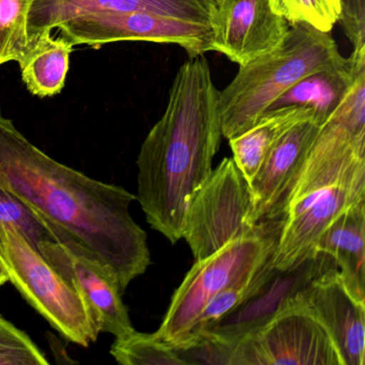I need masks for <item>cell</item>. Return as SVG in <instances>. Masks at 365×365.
<instances>
[{
    "label": "cell",
    "mask_w": 365,
    "mask_h": 365,
    "mask_svg": "<svg viewBox=\"0 0 365 365\" xmlns=\"http://www.w3.org/2000/svg\"><path fill=\"white\" fill-rule=\"evenodd\" d=\"M0 187L48 226L112 267L121 292L151 264L147 235L134 221V194L59 163L0 113Z\"/></svg>",
    "instance_id": "cell-1"
},
{
    "label": "cell",
    "mask_w": 365,
    "mask_h": 365,
    "mask_svg": "<svg viewBox=\"0 0 365 365\" xmlns=\"http://www.w3.org/2000/svg\"><path fill=\"white\" fill-rule=\"evenodd\" d=\"M220 91L204 56L183 63L164 114L140 146L138 196L151 228L173 245L182 232L187 206L212 172L221 145Z\"/></svg>",
    "instance_id": "cell-2"
},
{
    "label": "cell",
    "mask_w": 365,
    "mask_h": 365,
    "mask_svg": "<svg viewBox=\"0 0 365 365\" xmlns=\"http://www.w3.org/2000/svg\"><path fill=\"white\" fill-rule=\"evenodd\" d=\"M365 200V69L356 74L339 108L322 123L297 176L271 221L279 235L271 256L277 272L313 258L326 228Z\"/></svg>",
    "instance_id": "cell-3"
},
{
    "label": "cell",
    "mask_w": 365,
    "mask_h": 365,
    "mask_svg": "<svg viewBox=\"0 0 365 365\" xmlns=\"http://www.w3.org/2000/svg\"><path fill=\"white\" fill-rule=\"evenodd\" d=\"M341 57L330 33L307 24L290 25L275 50L240 66L234 80L220 91L223 138L230 140L247 131L292 85Z\"/></svg>",
    "instance_id": "cell-4"
},
{
    "label": "cell",
    "mask_w": 365,
    "mask_h": 365,
    "mask_svg": "<svg viewBox=\"0 0 365 365\" xmlns=\"http://www.w3.org/2000/svg\"><path fill=\"white\" fill-rule=\"evenodd\" d=\"M0 262L9 282L63 339L83 347L97 341L101 331L84 297L5 222H0Z\"/></svg>",
    "instance_id": "cell-5"
},
{
    "label": "cell",
    "mask_w": 365,
    "mask_h": 365,
    "mask_svg": "<svg viewBox=\"0 0 365 365\" xmlns=\"http://www.w3.org/2000/svg\"><path fill=\"white\" fill-rule=\"evenodd\" d=\"M279 222L266 232L230 241L208 257L195 260L175 290L155 335L180 349L207 303L270 259L277 245Z\"/></svg>",
    "instance_id": "cell-6"
},
{
    "label": "cell",
    "mask_w": 365,
    "mask_h": 365,
    "mask_svg": "<svg viewBox=\"0 0 365 365\" xmlns=\"http://www.w3.org/2000/svg\"><path fill=\"white\" fill-rule=\"evenodd\" d=\"M247 181L232 158L212 170L187 206L181 237L195 260L208 257L235 239L266 232L277 222L250 223Z\"/></svg>",
    "instance_id": "cell-7"
},
{
    "label": "cell",
    "mask_w": 365,
    "mask_h": 365,
    "mask_svg": "<svg viewBox=\"0 0 365 365\" xmlns=\"http://www.w3.org/2000/svg\"><path fill=\"white\" fill-rule=\"evenodd\" d=\"M294 292L237 339L230 365H341L330 335Z\"/></svg>",
    "instance_id": "cell-8"
},
{
    "label": "cell",
    "mask_w": 365,
    "mask_h": 365,
    "mask_svg": "<svg viewBox=\"0 0 365 365\" xmlns=\"http://www.w3.org/2000/svg\"><path fill=\"white\" fill-rule=\"evenodd\" d=\"M56 29L73 46L84 44L93 48L119 41L175 44L181 46L190 58L212 51L209 25L150 12H91L66 21Z\"/></svg>",
    "instance_id": "cell-9"
},
{
    "label": "cell",
    "mask_w": 365,
    "mask_h": 365,
    "mask_svg": "<svg viewBox=\"0 0 365 365\" xmlns=\"http://www.w3.org/2000/svg\"><path fill=\"white\" fill-rule=\"evenodd\" d=\"M39 251L53 269L84 297L101 332L121 337L135 331L121 298L118 279L112 267L99 256L66 236L58 241H42Z\"/></svg>",
    "instance_id": "cell-10"
},
{
    "label": "cell",
    "mask_w": 365,
    "mask_h": 365,
    "mask_svg": "<svg viewBox=\"0 0 365 365\" xmlns=\"http://www.w3.org/2000/svg\"><path fill=\"white\" fill-rule=\"evenodd\" d=\"M289 29L270 0H220L211 10V48L240 67L275 50Z\"/></svg>",
    "instance_id": "cell-11"
},
{
    "label": "cell",
    "mask_w": 365,
    "mask_h": 365,
    "mask_svg": "<svg viewBox=\"0 0 365 365\" xmlns=\"http://www.w3.org/2000/svg\"><path fill=\"white\" fill-rule=\"evenodd\" d=\"M294 296L326 329L341 365H364L365 302L348 292L335 266L312 277Z\"/></svg>",
    "instance_id": "cell-12"
},
{
    "label": "cell",
    "mask_w": 365,
    "mask_h": 365,
    "mask_svg": "<svg viewBox=\"0 0 365 365\" xmlns=\"http://www.w3.org/2000/svg\"><path fill=\"white\" fill-rule=\"evenodd\" d=\"M322 123L314 117L292 125L271 149L250 183V223L271 221L319 133Z\"/></svg>",
    "instance_id": "cell-13"
},
{
    "label": "cell",
    "mask_w": 365,
    "mask_h": 365,
    "mask_svg": "<svg viewBox=\"0 0 365 365\" xmlns=\"http://www.w3.org/2000/svg\"><path fill=\"white\" fill-rule=\"evenodd\" d=\"M211 6L206 0H34L27 33L31 46L61 23L99 11H144L210 26Z\"/></svg>",
    "instance_id": "cell-14"
},
{
    "label": "cell",
    "mask_w": 365,
    "mask_h": 365,
    "mask_svg": "<svg viewBox=\"0 0 365 365\" xmlns=\"http://www.w3.org/2000/svg\"><path fill=\"white\" fill-rule=\"evenodd\" d=\"M365 69V52H352L330 65L312 72L279 96L267 112L284 108H309L324 123L339 108L356 74Z\"/></svg>",
    "instance_id": "cell-15"
},
{
    "label": "cell",
    "mask_w": 365,
    "mask_h": 365,
    "mask_svg": "<svg viewBox=\"0 0 365 365\" xmlns=\"http://www.w3.org/2000/svg\"><path fill=\"white\" fill-rule=\"evenodd\" d=\"M329 258L348 292L365 302V200L344 211L326 228L313 251Z\"/></svg>",
    "instance_id": "cell-16"
},
{
    "label": "cell",
    "mask_w": 365,
    "mask_h": 365,
    "mask_svg": "<svg viewBox=\"0 0 365 365\" xmlns=\"http://www.w3.org/2000/svg\"><path fill=\"white\" fill-rule=\"evenodd\" d=\"M314 117L304 108H284L264 113L257 123L240 135L228 140L232 159L247 183H251L277 140L299 121Z\"/></svg>",
    "instance_id": "cell-17"
},
{
    "label": "cell",
    "mask_w": 365,
    "mask_h": 365,
    "mask_svg": "<svg viewBox=\"0 0 365 365\" xmlns=\"http://www.w3.org/2000/svg\"><path fill=\"white\" fill-rule=\"evenodd\" d=\"M73 44L61 36L46 33L38 38L31 51L19 63L22 80L29 93L39 98L61 93L70 67Z\"/></svg>",
    "instance_id": "cell-18"
},
{
    "label": "cell",
    "mask_w": 365,
    "mask_h": 365,
    "mask_svg": "<svg viewBox=\"0 0 365 365\" xmlns=\"http://www.w3.org/2000/svg\"><path fill=\"white\" fill-rule=\"evenodd\" d=\"M277 272L271 266L270 257L257 270L213 297L192 327L183 347L176 350L185 349L193 345L204 333L215 328L222 320L258 296L272 281Z\"/></svg>",
    "instance_id": "cell-19"
},
{
    "label": "cell",
    "mask_w": 365,
    "mask_h": 365,
    "mask_svg": "<svg viewBox=\"0 0 365 365\" xmlns=\"http://www.w3.org/2000/svg\"><path fill=\"white\" fill-rule=\"evenodd\" d=\"M110 354L123 365H185L179 352L155 335L138 331L115 337Z\"/></svg>",
    "instance_id": "cell-20"
},
{
    "label": "cell",
    "mask_w": 365,
    "mask_h": 365,
    "mask_svg": "<svg viewBox=\"0 0 365 365\" xmlns=\"http://www.w3.org/2000/svg\"><path fill=\"white\" fill-rule=\"evenodd\" d=\"M34 0H0V66L20 63L31 51L27 22Z\"/></svg>",
    "instance_id": "cell-21"
},
{
    "label": "cell",
    "mask_w": 365,
    "mask_h": 365,
    "mask_svg": "<svg viewBox=\"0 0 365 365\" xmlns=\"http://www.w3.org/2000/svg\"><path fill=\"white\" fill-rule=\"evenodd\" d=\"M275 14L290 25L307 24L331 33L341 16V0H270Z\"/></svg>",
    "instance_id": "cell-22"
},
{
    "label": "cell",
    "mask_w": 365,
    "mask_h": 365,
    "mask_svg": "<svg viewBox=\"0 0 365 365\" xmlns=\"http://www.w3.org/2000/svg\"><path fill=\"white\" fill-rule=\"evenodd\" d=\"M0 222L16 225L35 249L39 250L42 241H57L38 215L3 187H0Z\"/></svg>",
    "instance_id": "cell-23"
},
{
    "label": "cell",
    "mask_w": 365,
    "mask_h": 365,
    "mask_svg": "<svg viewBox=\"0 0 365 365\" xmlns=\"http://www.w3.org/2000/svg\"><path fill=\"white\" fill-rule=\"evenodd\" d=\"M46 354L26 333L0 316V365H48Z\"/></svg>",
    "instance_id": "cell-24"
},
{
    "label": "cell",
    "mask_w": 365,
    "mask_h": 365,
    "mask_svg": "<svg viewBox=\"0 0 365 365\" xmlns=\"http://www.w3.org/2000/svg\"><path fill=\"white\" fill-rule=\"evenodd\" d=\"M352 52H365V0H341L339 20Z\"/></svg>",
    "instance_id": "cell-25"
},
{
    "label": "cell",
    "mask_w": 365,
    "mask_h": 365,
    "mask_svg": "<svg viewBox=\"0 0 365 365\" xmlns=\"http://www.w3.org/2000/svg\"><path fill=\"white\" fill-rule=\"evenodd\" d=\"M7 282H9V277H8L5 267H4V264L0 262V288L3 287Z\"/></svg>",
    "instance_id": "cell-26"
},
{
    "label": "cell",
    "mask_w": 365,
    "mask_h": 365,
    "mask_svg": "<svg viewBox=\"0 0 365 365\" xmlns=\"http://www.w3.org/2000/svg\"><path fill=\"white\" fill-rule=\"evenodd\" d=\"M206 1L211 6V7H213V6L217 5V4L219 3L220 0H206Z\"/></svg>",
    "instance_id": "cell-27"
}]
</instances>
